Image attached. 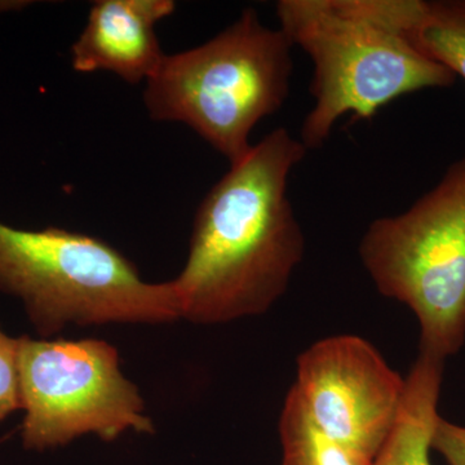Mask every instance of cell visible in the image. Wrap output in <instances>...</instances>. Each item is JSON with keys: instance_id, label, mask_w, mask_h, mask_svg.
Wrapping results in <instances>:
<instances>
[{"instance_id": "1", "label": "cell", "mask_w": 465, "mask_h": 465, "mask_svg": "<svg viewBox=\"0 0 465 465\" xmlns=\"http://www.w3.org/2000/svg\"><path fill=\"white\" fill-rule=\"evenodd\" d=\"M307 152L286 128H275L207 193L188 259L173 281L183 320L222 324L262 316L282 298L304 258L289 180Z\"/></svg>"}, {"instance_id": "2", "label": "cell", "mask_w": 465, "mask_h": 465, "mask_svg": "<svg viewBox=\"0 0 465 465\" xmlns=\"http://www.w3.org/2000/svg\"><path fill=\"white\" fill-rule=\"evenodd\" d=\"M275 15L313 64L314 105L300 134L308 150L321 148L341 116L370 119L405 94L457 81L407 38L402 0H280Z\"/></svg>"}, {"instance_id": "3", "label": "cell", "mask_w": 465, "mask_h": 465, "mask_svg": "<svg viewBox=\"0 0 465 465\" xmlns=\"http://www.w3.org/2000/svg\"><path fill=\"white\" fill-rule=\"evenodd\" d=\"M292 45L252 8L210 41L166 54L146 81L150 118L179 122L235 163L252 148L251 134L282 108L292 78Z\"/></svg>"}, {"instance_id": "4", "label": "cell", "mask_w": 465, "mask_h": 465, "mask_svg": "<svg viewBox=\"0 0 465 465\" xmlns=\"http://www.w3.org/2000/svg\"><path fill=\"white\" fill-rule=\"evenodd\" d=\"M0 291L20 300L43 339L67 326L182 318L173 281L146 282L106 242L61 228L24 231L0 223Z\"/></svg>"}, {"instance_id": "5", "label": "cell", "mask_w": 465, "mask_h": 465, "mask_svg": "<svg viewBox=\"0 0 465 465\" xmlns=\"http://www.w3.org/2000/svg\"><path fill=\"white\" fill-rule=\"evenodd\" d=\"M360 258L379 292L418 318L420 353L457 354L465 342V157L405 213L374 220Z\"/></svg>"}, {"instance_id": "6", "label": "cell", "mask_w": 465, "mask_h": 465, "mask_svg": "<svg viewBox=\"0 0 465 465\" xmlns=\"http://www.w3.org/2000/svg\"><path fill=\"white\" fill-rule=\"evenodd\" d=\"M18 390L29 451L63 448L94 434H154L139 388L122 372L114 345L99 339L18 338Z\"/></svg>"}, {"instance_id": "7", "label": "cell", "mask_w": 465, "mask_h": 465, "mask_svg": "<svg viewBox=\"0 0 465 465\" xmlns=\"http://www.w3.org/2000/svg\"><path fill=\"white\" fill-rule=\"evenodd\" d=\"M292 388L322 432L375 460L396 424L406 378L365 339L338 335L300 354Z\"/></svg>"}, {"instance_id": "8", "label": "cell", "mask_w": 465, "mask_h": 465, "mask_svg": "<svg viewBox=\"0 0 465 465\" xmlns=\"http://www.w3.org/2000/svg\"><path fill=\"white\" fill-rule=\"evenodd\" d=\"M173 0H99L70 48L75 72H109L131 84L148 81L161 66L155 27L173 15Z\"/></svg>"}, {"instance_id": "9", "label": "cell", "mask_w": 465, "mask_h": 465, "mask_svg": "<svg viewBox=\"0 0 465 465\" xmlns=\"http://www.w3.org/2000/svg\"><path fill=\"white\" fill-rule=\"evenodd\" d=\"M443 363L419 353L406 378L405 394L393 430L374 465H430V440L439 420Z\"/></svg>"}, {"instance_id": "10", "label": "cell", "mask_w": 465, "mask_h": 465, "mask_svg": "<svg viewBox=\"0 0 465 465\" xmlns=\"http://www.w3.org/2000/svg\"><path fill=\"white\" fill-rule=\"evenodd\" d=\"M403 29L421 54L465 79V0H405Z\"/></svg>"}, {"instance_id": "11", "label": "cell", "mask_w": 465, "mask_h": 465, "mask_svg": "<svg viewBox=\"0 0 465 465\" xmlns=\"http://www.w3.org/2000/svg\"><path fill=\"white\" fill-rule=\"evenodd\" d=\"M282 465H374V459L322 432L291 388L280 418Z\"/></svg>"}, {"instance_id": "12", "label": "cell", "mask_w": 465, "mask_h": 465, "mask_svg": "<svg viewBox=\"0 0 465 465\" xmlns=\"http://www.w3.org/2000/svg\"><path fill=\"white\" fill-rule=\"evenodd\" d=\"M21 410L18 390V338L0 326V423Z\"/></svg>"}, {"instance_id": "13", "label": "cell", "mask_w": 465, "mask_h": 465, "mask_svg": "<svg viewBox=\"0 0 465 465\" xmlns=\"http://www.w3.org/2000/svg\"><path fill=\"white\" fill-rule=\"evenodd\" d=\"M430 448L439 452L448 465H465V427L440 416L434 427Z\"/></svg>"}, {"instance_id": "14", "label": "cell", "mask_w": 465, "mask_h": 465, "mask_svg": "<svg viewBox=\"0 0 465 465\" xmlns=\"http://www.w3.org/2000/svg\"><path fill=\"white\" fill-rule=\"evenodd\" d=\"M32 5V2H21V0H0V14L2 12L18 11Z\"/></svg>"}]
</instances>
